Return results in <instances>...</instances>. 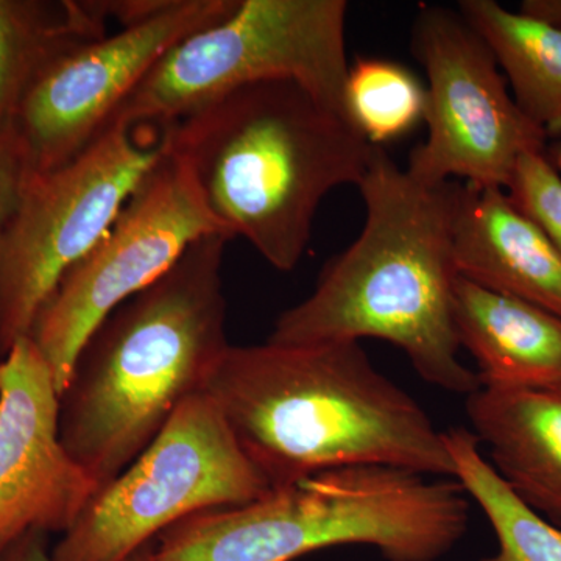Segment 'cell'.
<instances>
[{
	"mask_svg": "<svg viewBox=\"0 0 561 561\" xmlns=\"http://www.w3.org/2000/svg\"><path fill=\"white\" fill-rule=\"evenodd\" d=\"M546 158L561 176V139L551 147H546Z\"/></svg>",
	"mask_w": 561,
	"mask_h": 561,
	"instance_id": "cell-24",
	"label": "cell"
},
{
	"mask_svg": "<svg viewBox=\"0 0 561 561\" xmlns=\"http://www.w3.org/2000/svg\"><path fill=\"white\" fill-rule=\"evenodd\" d=\"M164 128L206 209L272 267H297L321 202L359 183L373 147L295 80H265L203 103Z\"/></svg>",
	"mask_w": 561,
	"mask_h": 561,
	"instance_id": "cell-3",
	"label": "cell"
},
{
	"mask_svg": "<svg viewBox=\"0 0 561 561\" xmlns=\"http://www.w3.org/2000/svg\"><path fill=\"white\" fill-rule=\"evenodd\" d=\"M202 391L272 490L346 467L456 474L445 432L359 342L230 343Z\"/></svg>",
	"mask_w": 561,
	"mask_h": 561,
	"instance_id": "cell-1",
	"label": "cell"
},
{
	"mask_svg": "<svg viewBox=\"0 0 561 561\" xmlns=\"http://www.w3.org/2000/svg\"><path fill=\"white\" fill-rule=\"evenodd\" d=\"M471 500L454 478L391 467L317 472L238 507L197 513L154 540L157 561H294L362 545L387 561H437L465 537Z\"/></svg>",
	"mask_w": 561,
	"mask_h": 561,
	"instance_id": "cell-5",
	"label": "cell"
},
{
	"mask_svg": "<svg viewBox=\"0 0 561 561\" xmlns=\"http://www.w3.org/2000/svg\"><path fill=\"white\" fill-rule=\"evenodd\" d=\"M346 13L345 0H236L225 16L165 51L110 125L172 124L227 92L283 79L350 121Z\"/></svg>",
	"mask_w": 561,
	"mask_h": 561,
	"instance_id": "cell-6",
	"label": "cell"
},
{
	"mask_svg": "<svg viewBox=\"0 0 561 561\" xmlns=\"http://www.w3.org/2000/svg\"><path fill=\"white\" fill-rule=\"evenodd\" d=\"M105 0H0V133L55 58L106 35Z\"/></svg>",
	"mask_w": 561,
	"mask_h": 561,
	"instance_id": "cell-16",
	"label": "cell"
},
{
	"mask_svg": "<svg viewBox=\"0 0 561 561\" xmlns=\"http://www.w3.org/2000/svg\"><path fill=\"white\" fill-rule=\"evenodd\" d=\"M472 434L513 493L561 527V381L479 387L467 397Z\"/></svg>",
	"mask_w": 561,
	"mask_h": 561,
	"instance_id": "cell-14",
	"label": "cell"
},
{
	"mask_svg": "<svg viewBox=\"0 0 561 561\" xmlns=\"http://www.w3.org/2000/svg\"><path fill=\"white\" fill-rule=\"evenodd\" d=\"M47 537L49 535L43 531H28L0 552V561H57L51 557ZM153 545L154 542H151L140 549L127 561H157L153 556Z\"/></svg>",
	"mask_w": 561,
	"mask_h": 561,
	"instance_id": "cell-22",
	"label": "cell"
},
{
	"mask_svg": "<svg viewBox=\"0 0 561 561\" xmlns=\"http://www.w3.org/2000/svg\"><path fill=\"white\" fill-rule=\"evenodd\" d=\"M271 485L242 451L203 391L180 405L160 434L51 549L57 561H127L197 513L238 507Z\"/></svg>",
	"mask_w": 561,
	"mask_h": 561,
	"instance_id": "cell-7",
	"label": "cell"
},
{
	"mask_svg": "<svg viewBox=\"0 0 561 561\" xmlns=\"http://www.w3.org/2000/svg\"><path fill=\"white\" fill-rule=\"evenodd\" d=\"M505 191L561 253V176L546 154H524Z\"/></svg>",
	"mask_w": 561,
	"mask_h": 561,
	"instance_id": "cell-20",
	"label": "cell"
},
{
	"mask_svg": "<svg viewBox=\"0 0 561 561\" xmlns=\"http://www.w3.org/2000/svg\"><path fill=\"white\" fill-rule=\"evenodd\" d=\"M413 57L426 70L427 139L405 171L426 184L453 179L504 190L526 153H545L548 136L516 105L481 33L459 10L421 7Z\"/></svg>",
	"mask_w": 561,
	"mask_h": 561,
	"instance_id": "cell-9",
	"label": "cell"
},
{
	"mask_svg": "<svg viewBox=\"0 0 561 561\" xmlns=\"http://www.w3.org/2000/svg\"><path fill=\"white\" fill-rule=\"evenodd\" d=\"M454 257L461 278L561 319V253L507 191L461 184Z\"/></svg>",
	"mask_w": 561,
	"mask_h": 561,
	"instance_id": "cell-13",
	"label": "cell"
},
{
	"mask_svg": "<svg viewBox=\"0 0 561 561\" xmlns=\"http://www.w3.org/2000/svg\"><path fill=\"white\" fill-rule=\"evenodd\" d=\"M357 187L367 209L359 238L324 265L306 300L280 313L267 342L381 339L404 351L421 379L468 397L481 381L459 359L454 323L461 183H423L375 146Z\"/></svg>",
	"mask_w": 561,
	"mask_h": 561,
	"instance_id": "cell-2",
	"label": "cell"
},
{
	"mask_svg": "<svg viewBox=\"0 0 561 561\" xmlns=\"http://www.w3.org/2000/svg\"><path fill=\"white\" fill-rule=\"evenodd\" d=\"M345 106L353 127L383 147L424 121L426 88L400 62L357 57L346 77Z\"/></svg>",
	"mask_w": 561,
	"mask_h": 561,
	"instance_id": "cell-19",
	"label": "cell"
},
{
	"mask_svg": "<svg viewBox=\"0 0 561 561\" xmlns=\"http://www.w3.org/2000/svg\"><path fill=\"white\" fill-rule=\"evenodd\" d=\"M457 479L493 527L497 552L479 561H561V527L524 504L482 456L478 437L445 432Z\"/></svg>",
	"mask_w": 561,
	"mask_h": 561,
	"instance_id": "cell-18",
	"label": "cell"
},
{
	"mask_svg": "<svg viewBox=\"0 0 561 561\" xmlns=\"http://www.w3.org/2000/svg\"><path fill=\"white\" fill-rule=\"evenodd\" d=\"M234 3L161 0L142 20L55 58L33 81L10 127L31 175L60 168L90 147L165 51Z\"/></svg>",
	"mask_w": 561,
	"mask_h": 561,
	"instance_id": "cell-11",
	"label": "cell"
},
{
	"mask_svg": "<svg viewBox=\"0 0 561 561\" xmlns=\"http://www.w3.org/2000/svg\"><path fill=\"white\" fill-rule=\"evenodd\" d=\"M459 11L493 50L519 110L548 139L561 136V28L494 0H461Z\"/></svg>",
	"mask_w": 561,
	"mask_h": 561,
	"instance_id": "cell-17",
	"label": "cell"
},
{
	"mask_svg": "<svg viewBox=\"0 0 561 561\" xmlns=\"http://www.w3.org/2000/svg\"><path fill=\"white\" fill-rule=\"evenodd\" d=\"M454 323L482 387L561 381V319L519 298L457 279Z\"/></svg>",
	"mask_w": 561,
	"mask_h": 561,
	"instance_id": "cell-15",
	"label": "cell"
},
{
	"mask_svg": "<svg viewBox=\"0 0 561 561\" xmlns=\"http://www.w3.org/2000/svg\"><path fill=\"white\" fill-rule=\"evenodd\" d=\"M224 234L192 243L175 265L92 332L60 394V438L98 491L201 393L224 351ZM95 491V493H98Z\"/></svg>",
	"mask_w": 561,
	"mask_h": 561,
	"instance_id": "cell-4",
	"label": "cell"
},
{
	"mask_svg": "<svg viewBox=\"0 0 561 561\" xmlns=\"http://www.w3.org/2000/svg\"><path fill=\"white\" fill-rule=\"evenodd\" d=\"M213 234L227 236L190 173L165 151L106 234L62 276L36 316L28 337L49 362L60 394L102 321L171 271L192 243Z\"/></svg>",
	"mask_w": 561,
	"mask_h": 561,
	"instance_id": "cell-10",
	"label": "cell"
},
{
	"mask_svg": "<svg viewBox=\"0 0 561 561\" xmlns=\"http://www.w3.org/2000/svg\"><path fill=\"white\" fill-rule=\"evenodd\" d=\"M165 153L162 125H110L73 160L32 173L0 261V357L110 230Z\"/></svg>",
	"mask_w": 561,
	"mask_h": 561,
	"instance_id": "cell-8",
	"label": "cell"
},
{
	"mask_svg": "<svg viewBox=\"0 0 561 561\" xmlns=\"http://www.w3.org/2000/svg\"><path fill=\"white\" fill-rule=\"evenodd\" d=\"M519 11L561 28V0H524Z\"/></svg>",
	"mask_w": 561,
	"mask_h": 561,
	"instance_id": "cell-23",
	"label": "cell"
},
{
	"mask_svg": "<svg viewBox=\"0 0 561 561\" xmlns=\"http://www.w3.org/2000/svg\"><path fill=\"white\" fill-rule=\"evenodd\" d=\"M31 171L10 130L0 133V261Z\"/></svg>",
	"mask_w": 561,
	"mask_h": 561,
	"instance_id": "cell-21",
	"label": "cell"
},
{
	"mask_svg": "<svg viewBox=\"0 0 561 561\" xmlns=\"http://www.w3.org/2000/svg\"><path fill=\"white\" fill-rule=\"evenodd\" d=\"M98 486L60 438V390L31 337L0 357V552L28 531L66 534Z\"/></svg>",
	"mask_w": 561,
	"mask_h": 561,
	"instance_id": "cell-12",
	"label": "cell"
}]
</instances>
